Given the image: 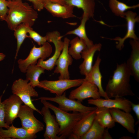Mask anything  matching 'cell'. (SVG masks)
Listing matches in <instances>:
<instances>
[{
	"mask_svg": "<svg viewBox=\"0 0 139 139\" xmlns=\"http://www.w3.org/2000/svg\"><path fill=\"white\" fill-rule=\"evenodd\" d=\"M135 12L128 11L126 12L125 14L124 18L127 22V30L125 36L123 38L117 37L114 38L109 39L110 40L118 41L116 46V48L121 50L124 47V43L125 40L130 38L134 40H138L135 33L134 30L135 24L136 22L139 21L138 16H137Z\"/></svg>",
	"mask_w": 139,
	"mask_h": 139,
	"instance_id": "cell-15",
	"label": "cell"
},
{
	"mask_svg": "<svg viewBox=\"0 0 139 139\" xmlns=\"http://www.w3.org/2000/svg\"><path fill=\"white\" fill-rule=\"evenodd\" d=\"M89 104L95 106L97 107H104L109 109H118L126 112H130L132 102L124 97L96 99H92L88 100Z\"/></svg>",
	"mask_w": 139,
	"mask_h": 139,
	"instance_id": "cell-12",
	"label": "cell"
},
{
	"mask_svg": "<svg viewBox=\"0 0 139 139\" xmlns=\"http://www.w3.org/2000/svg\"><path fill=\"white\" fill-rule=\"evenodd\" d=\"M96 109L86 114L77 122L68 139H81L91 126L95 118Z\"/></svg>",
	"mask_w": 139,
	"mask_h": 139,
	"instance_id": "cell-16",
	"label": "cell"
},
{
	"mask_svg": "<svg viewBox=\"0 0 139 139\" xmlns=\"http://www.w3.org/2000/svg\"><path fill=\"white\" fill-rule=\"evenodd\" d=\"M109 110L115 122L120 124L129 132L135 133V120L130 112L118 109H109Z\"/></svg>",
	"mask_w": 139,
	"mask_h": 139,
	"instance_id": "cell-19",
	"label": "cell"
},
{
	"mask_svg": "<svg viewBox=\"0 0 139 139\" xmlns=\"http://www.w3.org/2000/svg\"><path fill=\"white\" fill-rule=\"evenodd\" d=\"M112 138L109 132L108 129L105 128L103 132L102 139H112Z\"/></svg>",
	"mask_w": 139,
	"mask_h": 139,
	"instance_id": "cell-36",
	"label": "cell"
},
{
	"mask_svg": "<svg viewBox=\"0 0 139 139\" xmlns=\"http://www.w3.org/2000/svg\"><path fill=\"white\" fill-rule=\"evenodd\" d=\"M65 3L81 9L83 12V14L85 15L89 19L93 17L95 7L94 0H66Z\"/></svg>",
	"mask_w": 139,
	"mask_h": 139,
	"instance_id": "cell-24",
	"label": "cell"
},
{
	"mask_svg": "<svg viewBox=\"0 0 139 139\" xmlns=\"http://www.w3.org/2000/svg\"><path fill=\"white\" fill-rule=\"evenodd\" d=\"M101 60L99 55H98L91 70L87 75L85 76L84 79L93 83L97 86L101 97H103L105 99H108L109 98L102 85V76L100 69Z\"/></svg>",
	"mask_w": 139,
	"mask_h": 139,
	"instance_id": "cell-21",
	"label": "cell"
},
{
	"mask_svg": "<svg viewBox=\"0 0 139 139\" xmlns=\"http://www.w3.org/2000/svg\"><path fill=\"white\" fill-rule=\"evenodd\" d=\"M8 1L0 0V21L6 20L9 9Z\"/></svg>",
	"mask_w": 139,
	"mask_h": 139,
	"instance_id": "cell-32",
	"label": "cell"
},
{
	"mask_svg": "<svg viewBox=\"0 0 139 139\" xmlns=\"http://www.w3.org/2000/svg\"><path fill=\"white\" fill-rule=\"evenodd\" d=\"M101 44H95L81 52V58L83 59V61L79 67L81 74L85 76L90 72L93 66L94 55L96 51L101 50Z\"/></svg>",
	"mask_w": 139,
	"mask_h": 139,
	"instance_id": "cell-20",
	"label": "cell"
},
{
	"mask_svg": "<svg viewBox=\"0 0 139 139\" xmlns=\"http://www.w3.org/2000/svg\"><path fill=\"white\" fill-rule=\"evenodd\" d=\"M34 110L25 105H22L17 117L21 122L22 127L29 133L34 134L43 130L44 125L34 115Z\"/></svg>",
	"mask_w": 139,
	"mask_h": 139,
	"instance_id": "cell-8",
	"label": "cell"
},
{
	"mask_svg": "<svg viewBox=\"0 0 139 139\" xmlns=\"http://www.w3.org/2000/svg\"><path fill=\"white\" fill-rule=\"evenodd\" d=\"M49 109L44 106L41 110L46 124L44 137L45 139H59L58 135L60 131L59 126L55 116L51 114Z\"/></svg>",
	"mask_w": 139,
	"mask_h": 139,
	"instance_id": "cell-13",
	"label": "cell"
},
{
	"mask_svg": "<svg viewBox=\"0 0 139 139\" xmlns=\"http://www.w3.org/2000/svg\"><path fill=\"white\" fill-rule=\"evenodd\" d=\"M131 73L125 63L117 64L112 78L109 80L105 91L109 98L134 96L130 84Z\"/></svg>",
	"mask_w": 139,
	"mask_h": 139,
	"instance_id": "cell-1",
	"label": "cell"
},
{
	"mask_svg": "<svg viewBox=\"0 0 139 139\" xmlns=\"http://www.w3.org/2000/svg\"><path fill=\"white\" fill-rule=\"evenodd\" d=\"M3 93L0 96V128H5L7 129L9 126L6 124L5 121V113L4 106L2 101Z\"/></svg>",
	"mask_w": 139,
	"mask_h": 139,
	"instance_id": "cell-33",
	"label": "cell"
},
{
	"mask_svg": "<svg viewBox=\"0 0 139 139\" xmlns=\"http://www.w3.org/2000/svg\"><path fill=\"white\" fill-rule=\"evenodd\" d=\"M31 2L33 8L36 10L40 11L44 7V1L43 0H27Z\"/></svg>",
	"mask_w": 139,
	"mask_h": 139,
	"instance_id": "cell-34",
	"label": "cell"
},
{
	"mask_svg": "<svg viewBox=\"0 0 139 139\" xmlns=\"http://www.w3.org/2000/svg\"><path fill=\"white\" fill-rule=\"evenodd\" d=\"M28 33L29 35H27V38H31L40 46L43 45L47 41L46 36H42L37 32L33 30L32 29H30Z\"/></svg>",
	"mask_w": 139,
	"mask_h": 139,
	"instance_id": "cell-31",
	"label": "cell"
},
{
	"mask_svg": "<svg viewBox=\"0 0 139 139\" xmlns=\"http://www.w3.org/2000/svg\"><path fill=\"white\" fill-rule=\"evenodd\" d=\"M101 97L97 86L84 79V82L77 88L71 92L68 98L82 102L87 98L96 99Z\"/></svg>",
	"mask_w": 139,
	"mask_h": 139,
	"instance_id": "cell-11",
	"label": "cell"
},
{
	"mask_svg": "<svg viewBox=\"0 0 139 139\" xmlns=\"http://www.w3.org/2000/svg\"><path fill=\"white\" fill-rule=\"evenodd\" d=\"M45 70L37 64L28 66L27 69L26 79L30 82V85L33 88L38 87L40 83L39 80L41 74L45 73Z\"/></svg>",
	"mask_w": 139,
	"mask_h": 139,
	"instance_id": "cell-25",
	"label": "cell"
},
{
	"mask_svg": "<svg viewBox=\"0 0 139 139\" xmlns=\"http://www.w3.org/2000/svg\"><path fill=\"white\" fill-rule=\"evenodd\" d=\"M52 51V47L48 42H47L39 47L34 45L25 59H20L18 60L19 69L21 72L25 73L28 66L36 64L39 59H46L50 55Z\"/></svg>",
	"mask_w": 139,
	"mask_h": 139,
	"instance_id": "cell-6",
	"label": "cell"
},
{
	"mask_svg": "<svg viewBox=\"0 0 139 139\" xmlns=\"http://www.w3.org/2000/svg\"><path fill=\"white\" fill-rule=\"evenodd\" d=\"M109 6L112 12L116 15L124 18L125 14L127 10L135 9L139 6V4L129 6L118 0H109Z\"/></svg>",
	"mask_w": 139,
	"mask_h": 139,
	"instance_id": "cell-29",
	"label": "cell"
},
{
	"mask_svg": "<svg viewBox=\"0 0 139 139\" xmlns=\"http://www.w3.org/2000/svg\"><path fill=\"white\" fill-rule=\"evenodd\" d=\"M131 108L132 110L134 112L137 117V120L135 125L137 124L139 122V104H135L132 102Z\"/></svg>",
	"mask_w": 139,
	"mask_h": 139,
	"instance_id": "cell-35",
	"label": "cell"
},
{
	"mask_svg": "<svg viewBox=\"0 0 139 139\" xmlns=\"http://www.w3.org/2000/svg\"><path fill=\"white\" fill-rule=\"evenodd\" d=\"M132 51L130 57L125 63L131 75L135 80L139 82V39L131 40L129 41Z\"/></svg>",
	"mask_w": 139,
	"mask_h": 139,
	"instance_id": "cell-17",
	"label": "cell"
},
{
	"mask_svg": "<svg viewBox=\"0 0 139 139\" xmlns=\"http://www.w3.org/2000/svg\"><path fill=\"white\" fill-rule=\"evenodd\" d=\"M6 129L0 128V136L3 139H34L37 137L36 134L29 133L22 127H15L12 124Z\"/></svg>",
	"mask_w": 139,
	"mask_h": 139,
	"instance_id": "cell-22",
	"label": "cell"
},
{
	"mask_svg": "<svg viewBox=\"0 0 139 139\" xmlns=\"http://www.w3.org/2000/svg\"><path fill=\"white\" fill-rule=\"evenodd\" d=\"M70 40L67 37L64 40L62 52L56 60V66L54 72L55 73L60 74L59 79H70V75L68 71L69 66L72 63V58L68 52Z\"/></svg>",
	"mask_w": 139,
	"mask_h": 139,
	"instance_id": "cell-10",
	"label": "cell"
},
{
	"mask_svg": "<svg viewBox=\"0 0 139 139\" xmlns=\"http://www.w3.org/2000/svg\"><path fill=\"white\" fill-rule=\"evenodd\" d=\"M6 55L2 53H0V61L3 60L5 58Z\"/></svg>",
	"mask_w": 139,
	"mask_h": 139,
	"instance_id": "cell-38",
	"label": "cell"
},
{
	"mask_svg": "<svg viewBox=\"0 0 139 139\" xmlns=\"http://www.w3.org/2000/svg\"><path fill=\"white\" fill-rule=\"evenodd\" d=\"M6 1H15V0H6Z\"/></svg>",
	"mask_w": 139,
	"mask_h": 139,
	"instance_id": "cell-40",
	"label": "cell"
},
{
	"mask_svg": "<svg viewBox=\"0 0 139 139\" xmlns=\"http://www.w3.org/2000/svg\"><path fill=\"white\" fill-rule=\"evenodd\" d=\"M84 80V79L71 80L59 79L54 81L44 80L40 81L38 87L57 95H60L68 89L78 86Z\"/></svg>",
	"mask_w": 139,
	"mask_h": 139,
	"instance_id": "cell-7",
	"label": "cell"
},
{
	"mask_svg": "<svg viewBox=\"0 0 139 139\" xmlns=\"http://www.w3.org/2000/svg\"><path fill=\"white\" fill-rule=\"evenodd\" d=\"M89 18L86 15L83 14L81 23L76 28L67 32L65 35H75L83 40L85 42L88 48L92 46L94 44L93 42L88 37L86 33L85 25Z\"/></svg>",
	"mask_w": 139,
	"mask_h": 139,
	"instance_id": "cell-26",
	"label": "cell"
},
{
	"mask_svg": "<svg viewBox=\"0 0 139 139\" xmlns=\"http://www.w3.org/2000/svg\"><path fill=\"white\" fill-rule=\"evenodd\" d=\"M95 119L99 124L104 128H111L115 125V123L109 110V109L97 107Z\"/></svg>",
	"mask_w": 139,
	"mask_h": 139,
	"instance_id": "cell-23",
	"label": "cell"
},
{
	"mask_svg": "<svg viewBox=\"0 0 139 139\" xmlns=\"http://www.w3.org/2000/svg\"><path fill=\"white\" fill-rule=\"evenodd\" d=\"M0 139H3L0 136Z\"/></svg>",
	"mask_w": 139,
	"mask_h": 139,
	"instance_id": "cell-41",
	"label": "cell"
},
{
	"mask_svg": "<svg viewBox=\"0 0 139 139\" xmlns=\"http://www.w3.org/2000/svg\"><path fill=\"white\" fill-rule=\"evenodd\" d=\"M5 113V121L8 126L13 124L17 118L21 107L23 103L20 98L13 94L2 102Z\"/></svg>",
	"mask_w": 139,
	"mask_h": 139,
	"instance_id": "cell-14",
	"label": "cell"
},
{
	"mask_svg": "<svg viewBox=\"0 0 139 139\" xmlns=\"http://www.w3.org/2000/svg\"><path fill=\"white\" fill-rule=\"evenodd\" d=\"M32 28L29 24L21 23L17 26L14 30V36L17 41V48L15 58L16 59L20 47L25 39L27 38V33Z\"/></svg>",
	"mask_w": 139,
	"mask_h": 139,
	"instance_id": "cell-28",
	"label": "cell"
},
{
	"mask_svg": "<svg viewBox=\"0 0 139 139\" xmlns=\"http://www.w3.org/2000/svg\"><path fill=\"white\" fill-rule=\"evenodd\" d=\"M26 79L20 78L13 82L11 89L13 94L18 97L24 103L41 115V111L37 109L32 102L31 97H38L37 92Z\"/></svg>",
	"mask_w": 139,
	"mask_h": 139,
	"instance_id": "cell-5",
	"label": "cell"
},
{
	"mask_svg": "<svg viewBox=\"0 0 139 139\" xmlns=\"http://www.w3.org/2000/svg\"><path fill=\"white\" fill-rule=\"evenodd\" d=\"M43 100L50 101L57 103L58 107L61 110L66 111L78 112L83 113H88L96 110V107H89L82 104L81 102L75 100L67 98L65 92L61 95H56L55 97H41L32 100V101Z\"/></svg>",
	"mask_w": 139,
	"mask_h": 139,
	"instance_id": "cell-4",
	"label": "cell"
},
{
	"mask_svg": "<svg viewBox=\"0 0 139 139\" xmlns=\"http://www.w3.org/2000/svg\"><path fill=\"white\" fill-rule=\"evenodd\" d=\"M40 100L44 105L52 110L55 115L60 127L59 133L58 135L59 139H68L76 123L88 114L78 112L69 113L61 110L47 101Z\"/></svg>",
	"mask_w": 139,
	"mask_h": 139,
	"instance_id": "cell-3",
	"label": "cell"
},
{
	"mask_svg": "<svg viewBox=\"0 0 139 139\" xmlns=\"http://www.w3.org/2000/svg\"><path fill=\"white\" fill-rule=\"evenodd\" d=\"M8 7L9 10L5 21L12 30L22 23L27 24L32 27L38 18L36 10L21 0L8 1Z\"/></svg>",
	"mask_w": 139,
	"mask_h": 139,
	"instance_id": "cell-2",
	"label": "cell"
},
{
	"mask_svg": "<svg viewBox=\"0 0 139 139\" xmlns=\"http://www.w3.org/2000/svg\"><path fill=\"white\" fill-rule=\"evenodd\" d=\"M70 47L68 48L69 54L72 58L79 60L81 58V53L88 47L85 42L76 37L70 41Z\"/></svg>",
	"mask_w": 139,
	"mask_h": 139,
	"instance_id": "cell-27",
	"label": "cell"
},
{
	"mask_svg": "<svg viewBox=\"0 0 139 139\" xmlns=\"http://www.w3.org/2000/svg\"><path fill=\"white\" fill-rule=\"evenodd\" d=\"M45 36L48 42L54 44L55 48L54 53L50 58L46 60L39 59L37 65L45 70L51 71L54 68L55 62L62 50L63 42L61 39L63 36H61L59 32L57 31L48 32Z\"/></svg>",
	"mask_w": 139,
	"mask_h": 139,
	"instance_id": "cell-9",
	"label": "cell"
},
{
	"mask_svg": "<svg viewBox=\"0 0 139 139\" xmlns=\"http://www.w3.org/2000/svg\"><path fill=\"white\" fill-rule=\"evenodd\" d=\"M66 0H43L44 1H48L62 4H65V1Z\"/></svg>",
	"mask_w": 139,
	"mask_h": 139,
	"instance_id": "cell-37",
	"label": "cell"
},
{
	"mask_svg": "<svg viewBox=\"0 0 139 139\" xmlns=\"http://www.w3.org/2000/svg\"><path fill=\"white\" fill-rule=\"evenodd\" d=\"M105 129L95 118L89 129L81 139H102Z\"/></svg>",
	"mask_w": 139,
	"mask_h": 139,
	"instance_id": "cell-30",
	"label": "cell"
},
{
	"mask_svg": "<svg viewBox=\"0 0 139 139\" xmlns=\"http://www.w3.org/2000/svg\"><path fill=\"white\" fill-rule=\"evenodd\" d=\"M74 7L66 4L44 1V7L54 16L64 19L76 17L73 13Z\"/></svg>",
	"mask_w": 139,
	"mask_h": 139,
	"instance_id": "cell-18",
	"label": "cell"
},
{
	"mask_svg": "<svg viewBox=\"0 0 139 139\" xmlns=\"http://www.w3.org/2000/svg\"><path fill=\"white\" fill-rule=\"evenodd\" d=\"M120 139H133V138L129 136H123L119 138Z\"/></svg>",
	"mask_w": 139,
	"mask_h": 139,
	"instance_id": "cell-39",
	"label": "cell"
}]
</instances>
